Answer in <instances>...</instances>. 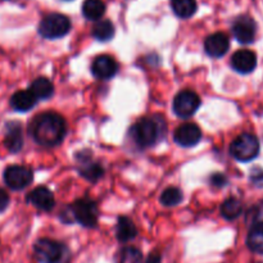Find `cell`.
<instances>
[{
	"mask_svg": "<svg viewBox=\"0 0 263 263\" xmlns=\"http://www.w3.org/2000/svg\"><path fill=\"white\" fill-rule=\"evenodd\" d=\"M31 136L43 146H57L63 141L67 134V123L55 112H44L36 116L28 127Z\"/></svg>",
	"mask_w": 263,
	"mask_h": 263,
	"instance_id": "1",
	"label": "cell"
},
{
	"mask_svg": "<svg viewBox=\"0 0 263 263\" xmlns=\"http://www.w3.org/2000/svg\"><path fill=\"white\" fill-rule=\"evenodd\" d=\"M33 253L39 263H67L69 251L64 244L51 239H39L33 246Z\"/></svg>",
	"mask_w": 263,
	"mask_h": 263,
	"instance_id": "2",
	"label": "cell"
},
{
	"mask_svg": "<svg viewBox=\"0 0 263 263\" xmlns=\"http://www.w3.org/2000/svg\"><path fill=\"white\" fill-rule=\"evenodd\" d=\"M130 136L139 148H151L158 143L161 138V127L153 118L144 117L130 128Z\"/></svg>",
	"mask_w": 263,
	"mask_h": 263,
	"instance_id": "3",
	"label": "cell"
},
{
	"mask_svg": "<svg viewBox=\"0 0 263 263\" xmlns=\"http://www.w3.org/2000/svg\"><path fill=\"white\" fill-rule=\"evenodd\" d=\"M79 222L84 228H95L98 223V207L94 200L79 199L68 207V221Z\"/></svg>",
	"mask_w": 263,
	"mask_h": 263,
	"instance_id": "4",
	"label": "cell"
},
{
	"mask_svg": "<svg viewBox=\"0 0 263 263\" xmlns=\"http://www.w3.org/2000/svg\"><path fill=\"white\" fill-rule=\"evenodd\" d=\"M71 30V21L61 13H51L45 15L39 25V33L43 37L54 40L66 36Z\"/></svg>",
	"mask_w": 263,
	"mask_h": 263,
	"instance_id": "5",
	"label": "cell"
},
{
	"mask_svg": "<svg viewBox=\"0 0 263 263\" xmlns=\"http://www.w3.org/2000/svg\"><path fill=\"white\" fill-rule=\"evenodd\" d=\"M259 153V141L256 135L244 133L239 135L230 145V154L239 162H251Z\"/></svg>",
	"mask_w": 263,
	"mask_h": 263,
	"instance_id": "6",
	"label": "cell"
},
{
	"mask_svg": "<svg viewBox=\"0 0 263 263\" xmlns=\"http://www.w3.org/2000/svg\"><path fill=\"white\" fill-rule=\"evenodd\" d=\"M200 107L199 95L192 90H182L175 97L172 102V109L175 115L180 118H189L198 110Z\"/></svg>",
	"mask_w": 263,
	"mask_h": 263,
	"instance_id": "7",
	"label": "cell"
},
{
	"mask_svg": "<svg viewBox=\"0 0 263 263\" xmlns=\"http://www.w3.org/2000/svg\"><path fill=\"white\" fill-rule=\"evenodd\" d=\"M4 182L12 190H23L32 182L33 174L25 166H9L5 168Z\"/></svg>",
	"mask_w": 263,
	"mask_h": 263,
	"instance_id": "8",
	"label": "cell"
},
{
	"mask_svg": "<svg viewBox=\"0 0 263 263\" xmlns=\"http://www.w3.org/2000/svg\"><path fill=\"white\" fill-rule=\"evenodd\" d=\"M233 33L240 44H252L256 39V21L249 15H240L233 25Z\"/></svg>",
	"mask_w": 263,
	"mask_h": 263,
	"instance_id": "9",
	"label": "cell"
},
{
	"mask_svg": "<svg viewBox=\"0 0 263 263\" xmlns=\"http://www.w3.org/2000/svg\"><path fill=\"white\" fill-rule=\"evenodd\" d=\"M174 139L180 146L184 148H192L199 144L202 140V130L198 125L192 122L182 123L176 128L174 134Z\"/></svg>",
	"mask_w": 263,
	"mask_h": 263,
	"instance_id": "10",
	"label": "cell"
},
{
	"mask_svg": "<svg viewBox=\"0 0 263 263\" xmlns=\"http://www.w3.org/2000/svg\"><path fill=\"white\" fill-rule=\"evenodd\" d=\"M118 72V64L113 57L103 54L97 57L91 63V73L98 80H109Z\"/></svg>",
	"mask_w": 263,
	"mask_h": 263,
	"instance_id": "11",
	"label": "cell"
},
{
	"mask_svg": "<svg viewBox=\"0 0 263 263\" xmlns=\"http://www.w3.org/2000/svg\"><path fill=\"white\" fill-rule=\"evenodd\" d=\"M231 67L235 69L238 73H251L257 67V55L254 51L248 49H241L234 53L231 57Z\"/></svg>",
	"mask_w": 263,
	"mask_h": 263,
	"instance_id": "12",
	"label": "cell"
},
{
	"mask_svg": "<svg viewBox=\"0 0 263 263\" xmlns=\"http://www.w3.org/2000/svg\"><path fill=\"white\" fill-rule=\"evenodd\" d=\"M230 48V40L229 36L223 32H216L208 36L204 40L205 53L213 58H221L228 53Z\"/></svg>",
	"mask_w": 263,
	"mask_h": 263,
	"instance_id": "13",
	"label": "cell"
},
{
	"mask_svg": "<svg viewBox=\"0 0 263 263\" xmlns=\"http://www.w3.org/2000/svg\"><path fill=\"white\" fill-rule=\"evenodd\" d=\"M27 202L31 203L37 210L44 211V212H49L55 205V199H54L53 193L45 186L35 187L27 195Z\"/></svg>",
	"mask_w": 263,
	"mask_h": 263,
	"instance_id": "14",
	"label": "cell"
},
{
	"mask_svg": "<svg viewBox=\"0 0 263 263\" xmlns=\"http://www.w3.org/2000/svg\"><path fill=\"white\" fill-rule=\"evenodd\" d=\"M4 145L10 153H18L23 146V131L17 121L8 122L5 126Z\"/></svg>",
	"mask_w": 263,
	"mask_h": 263,
	"instance_id": "15",
	"label": "cell"
},
{
	"mask_svg": "<svg viewBox=\"0 0 263 263\" xmlns=\"http://www.w3.org/2000/svg\"><path fill=\"white\" fill-rule=\"evenodd\" d=\"M80 158V167L79 171L80 175L82 177H85L89 181L95 182L103 176L104 174V170H103L102 164L98 163V162H92L91 161V154L86 153V154H79L77 156Z\"/></svg>",
	"mask_w": 263,
	"mask_h": 263,
	"instance_id": "16",
	"label": "cell"
},
{
	"mask_svg": "<svg viewBox=\"0 0 263 263\" xmlns=\"http://www.w3.org/2000/svg\"><path fill=\"white\" fill-rule=\"evenodd\" d=\"M37 103V99L32 95L30 90H20L15 91L10 98V107L17 112H28Z\"/></svg>",
	"mask_w": 263,
	"mask_h": 263,
	"instance_id": "17",
	"label": "cell"
},
{
	"mask_svg": "<svg viewBox=\"0 0 263 263\" xmlns=\"http://www.w3.org/2000/svg\"><path fill=\"white\" fill-rule=\"evenodd\" d=\"M136 235H138V229H136L133 220H130L128 217H125V216L118 218L117 226H116V236H117L118 241H121V243H127V241H131L133 239H135Z\"/></svg>",
	"mask_w": 263,
	"mask_h": 263,
	"instance_id": "18",
	"label": "cell"
},
{
	"mask_svg": "<svg viewBox=\"0 0 263 263\" xmlns=\"http://www.w3.org/2000/svg\"><path fill=\"white\" fill-rule=\"evenodd\" d=\"M30 90L33 97L37 100H46L53 97L54 94V85L46 77H37L30 85Z\"/></svg>",
	"mask_w": 263,
	"mask_h": 263,
	"instance_id": "19",
	"label": "cell"
},
{
	"mask_svg": "<svg viewBox=\"0 0 263 263\" xmlns=\"http://www.w3.org/2000/svg\"><path fill=\"white\" fill-rule=\"evenodd\" d=\"M247 246L253 253L263 254V222L251 226L247 236Z\"/></svg>",
	"mask_w": 263,
	"mask_h": 263,
	"instance_id": "20",
	"label": "cell"
},
{
	"mask_svg": "<svg viewBox=\"0 0 263 263\" xmlns=\"http://www.w3.org/2000/svg\"><path fill=\"white\" fill-rule=\"evenodd\" d=\"M105 13V4L103 0H85L82 4V14L86 20L99 21Z\"/></svg>",
	"mask_w": 263,
	"mask_h": 263,
	"instance_id": "21",
	"label": "cell"
},
{
	"mask_svg": "<svg viewBox=\"0 0 263 263\" xmlns=\"http://www.w3.org/2000/svg\"><path fill=\"white\" fill-rule=\"evenodd\" d=\"M243 213V204L239 199L231 197L228 198L225 202L221 204V215L223 218L229 221H233L238 218Z\"/></svg>",
	"mask_w": 263,
	"mask_h": 263,
	"instance_id": "22",
	"label": "cell"
},
{
	"mask_svg": "<svg viewBox=\"0 0 263 263\" xmlns=\"http://www.w3.org/2000/svg\"><path fill=\"white\" fill-rule=\"evenodd\" d=\"M92 36L98 41H103V43L112 40L115 36V26L108 20L98 21L92 27Z\"/></svg>",
	"mask_w": 263,
	"mask_h": 263,
	"instance_id": "23",
	"label": "cell"
},
{
	"mask_svg": "<svg viewBox=\"0 0 263 263\" xmlns=\"http://www.w3.org/2000/svg\"><path fill=\"white\" fill-rule=\"evenodd\" d=\"M171 8L180 18H190L197 12L195 0H171Z\"/></svg>",
	"mask_w": 263,
	"mask_h": 263,
	"instance_id": "24",
	"label": "cell"
},
{
	"mask_svg": "<svg viewBox=\"0 0 263 263\" xmlns=\"http://www.w3.org/2000/svg\"><path fill=\"white\" fill-rule=\"evenodd\" d=\"M116 263H143V253L136 247H123L116 256Z\"/></svg>",
	"mask_w": 263,
	"mask_h": 263,
	"instance_id": "25",
	"label": "cell"
},
{
	"mask_svg": "<svg viewBox=\"0 0 263 263\" xmlns=\"http://www.w3.org/2000/svg\"><path fill=\"white\" fill-rule=\"evenodd\" d=\"M162 204L164 207H175V205L180 204L182 200V193L179 187H167L166 190H163L161 194V198H159Z\"/></svg>",
	"mask_w": 263,
	"mask_h": 263,
	"instance_id": "26",
	"label": "cell"
},
{
	"mask_svg": "<svg viewBox=\"0 0 263 263\" xmlns=\"http://www.w3.org/2000/svg\"><path fill=\"white\" fill-rule=\"evenodd\" d=\"M247 222L251 226L263 222V204H257L247 212Z\"/></svg>",
	"mask_w": 263,
	"mask_h": 263,
	"instance_id": "27",
	"label": "cell"
},
{
	"mask_svg": "<svg viewBox=\"0 0 263 263\" xmlns=\"http://www.w3.org/2000/svg\"><path fill=\"white\" fill-rule=\"evenodd\" d=\"M211 184L213 186H217V187H223L228 185V179H226L225 175L222 174H213L210 179Z\"/></svg>",
	"mask_w": 263,
	"mask_h": 263,
	"instance_id": "28",
	"label": "cell"
},
{
	"mask_svg": "<svg viewBox=\"0 0 263 263\" xmlns=\"http://www.w3.org/2000/svg\"><path fill=\"white\" fill-rule=\"evenodd\" d=\"M9 200L10 198L8 195V193L5 190L0 189V213H3L7 210L8 205H9Z\"/></svg>",
	"mask_w": 263,
	"mask_h": 263,
	"instance_id": "29",
	"label": "cell"
},
{
	"mask_svg": "<svg viewBox=\"0 0 263 263\" xmlns=\"http://www.w3.org/2000/svg\"><path fill=\"white\" fill-rule=\"evenodd\" d=\"M162 262V256L159 253H157V252H153V253H151L148 256V258L145 259V262L144 263H161Z\"/></svg>",
	"mask_w": 263,
	"mask_h": 263,
	"instance_id": "30",
	"label": "cell"
},
{
	"mask_svg": "<svg viewBox=\"0 0 263 263\" xmlns=\"http://www.w3.org/2000/svg\"><path fill=\"white\" fill-rule=\"evenodd\" d=\"M251 180L252 182H253V185H256V186L258 187H263V172H261V174L252 175Z\"/></svg>",
	"mask_w": 263,
	"mask_h": 263,
	"instance_id": "31",
	"label": "cell"
}]
</instances>
